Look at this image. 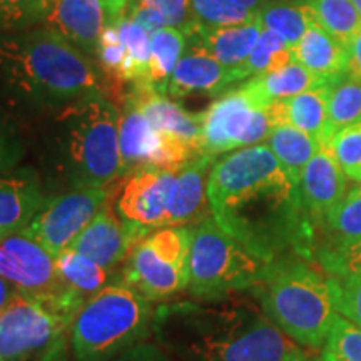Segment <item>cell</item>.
<instances>
[{
	"label": "cell",
	"mask_w": 361,
	"mask_h": 361,
	"mask_svg": "<svg viewBox=\"0 0 361 361\" xmlns=\"http://www.w3.org/2000/svg\"><path fill=\"white\" fill-rule=\"evenodd\" d=\"M207 197L216 223L259 258L313 259L318 226L303 204L300 184L266 144L216 159Z\"/></svg>",
	"instance_id": "obj_1"
},
{
	"label": "cell",
	"mask_w": 361,
	"mask_h": 361,
	"mask_svg": "<svg viewBox=\"0 0 361 361\" xmlns=\"http://www.w3.org/2000/svg\"><path fill=\"white\" fill-rule=\"evenodd\" d=\"M151 338L174 361H284L305 350L271 322L251 293L157 305Z\"/></svg>",
	"instance_id": "obj_2"
},
{
	"label": "cell",
	"mask_w": 361,
	"mask_h": 361,
	"mask_svg": "<svg viewBox=\"0 0 361 361\" xmlns=\"http://www.w3.org/2000/svg\"><path fill=\"white\" fill-rule=\"evenodd\" d=\"M94 94H106L101 69L51 27L0 35V97L11 106L52 114Z\"/></svg>",
	"instance_id": "obj_3"
},
{
	"label": "cell",
	"mask_w": 361,
	"mask_h": 361,
	"mask_svg": "<svg viewBox=\"0 0 361 361\" xmlns=\"http://www.w3.org/2000/svg\"><path fill=\"white\" fill-rule=\"evenodd\" d=\"M49 119V169L69 189L109 188L123 176L121 111L106 94L72 102L52 112Z\"/></svg>",
	"instance_id": "obj_4"
},
{
	"label": "cell",
	"mask_w": 361,
	"mask_h": 361,
	"mask_svg": "<svg viewBox=\"0 0 361 361\" xmlns=\"http://www.w3.org/2000/svg\"><path fill=\"white\" fill-rule=\"evenodd\" d=\"M261 310L288 338L306 350H319L336 318L326 274L311 259L286 256L268 264L250 291Z\"/></svg>",
	"instance_id": "obj_5"
},
{
	"label": "cell",
	"mask_w": 361,
	"mask_h": 361,
	"mask_svg": "<svg viewBox=\"0 0 361 361\" xmlns=\"http://www.w3.org/2000/svg\"><path fill=\"white\" fill-rule=\"evenodd\" d=\"M156 306L119 279L89 298L71 328L72 361H109L151 338Z\"/></svg>",
	"instance_id": "obj_6"
},
{
	"label": "cell",
	"mask_w": 361,
	"mask_h": 361,
	"mask_svg": "<svg viewBox=\"0 0 361 361\" xmlns=\"http://www.w3.org/2000/svg\"><path fill=\"white\" fill-rule=\"evenodd\" d=\"M84 301L64 290L49 298L17 293L0 311L6 361H69L71 328Z\"/></svg>",
	"instance_id": "obj_7"
},
{
	"label": "cell",
	"mask_w": 361,
	"mask_h": 361,
	"mask_svg": "<svg viewBox=\"0 0 361 361\" xmlns=\"http://www.w3.org/2000/svg\"><path fill=\"white\" fill-rule=\"evenodd\" d=\"M268 261L224 231L213 216L191 226L189 286L191 298L250 293L263 278Z\"/></svg>",
	"instance_id": "obj_8"
},
{
	"label": "cell",
	"mask_w": 361,
	"mask_h": 361,
	"mask_svg": "<svg viewBox=\"0 0 361 361\" xmlns=\"http://www.w3.org/2000/svg\"><path fill=\"white\" fill-rule=\"evenodd\" d=\"M191 226H166L149 233L130 251L117 279L154 305L188 293Z\"/></svg>",
	"instance_id": "obj_9"
},
{
	"label": "cell",
	"mask_w": 361,
	"mask_h": 361,
	"mask_svg": "<svg viewBox=\"0 0 361 361\" xmlns=\"http://www.w3.org/2000/svg\"><path fill=\"white\" fill-rule=\"evenodd\" d=\"M269 104L250 80L226 90L202 112V154L219 157L264 144L274 129Z\"/></svg>",
	"instance_id": "obj_10"
},
{
	"label": "cell",
	"mask_w": 361,
	"mask_h": 361,
	"mask_svg": "<svg viewBox=\"0 0 361 361\" xmlns=\"http://www.w3.org/2000/svg\"><path fill=\"white\" fill-rule=\"evenodd\" d=\"M119 149L123 176L141 168L178 171L201 156L186 142L157 133L130 92L126 94L121 107Z\"/></svg>",
	"instance_id": "obj_11"
},
{
	"label": "cell",
	"mask_w": 361,
	"mask_h": 361,
	"mask_svg": "<svg viewBox=\"0 0 361 361\" xmlns=\"http://www.w3.org/2000/svg\"><path fill=\"white\" fill-rule=\"evenodd\" d=\"M178 171L141 168L119 178L111 186L117 214L141 238L166 228Z\"/></svg>",
	"instance_id": "obj_12"
},
{
	"label": "cell",
	"mask_w": 361,
	"mask_h": 361,
	"mask_svg": "<svg viewBox=\"0 0 361 361\" xmlns=\"http://www.w3.org/2000/svg\"><path fill=\"white\" fill-rule=\"evenodd\" d=\"M109 192L111 186L66 189L47 197L42 209L24 231L57 258L94 219Z\"/></svg>",
	"instance_id": "obj_13"
},
{
	"label": "cell",
	"mask_w": 361,
	"mask_h": 361,
	"mask_svg": "<svg viewBox=\"0 0 361 361\" xmlns=\"http://www.w3.org/2000/svg\"><path fill=\"white\" fill-rule=\"evenodd\" d=\"M0 276L19 293L34 298L61 295L56 256L25 231L0 236Z\"/></svg>",
	"instance_id": "obj_14"
},
{
	"label": "cell",
	"mask_w": 361,
	"mask_h": 361,
	"mask_svg": "<svg viewBox=\"0 0 361 361\" xmlns=\"http://www.w3.org/2000/svg\"><path fill=\"white\" fill-rule=\"evenodd\" d=\"M126 8L128 0H47L42 24L94 57L104 29L126 16Z\"/></svg>",
	"instance_id": "obj_15"
},
{
	"label": "cell",
	"mask_w": 361,
	"mask_h": 361,
	"mask_svg": "<svg viewBox=\"0 0 361 361\" xmlns=\"http://www.w3.org/2000/svg\"><path fill=\"white\" fill-rule=\"evenodd\" d=\"M245 79L246 75L239 69H229L216 61L191 34L188 35L186 51L168 82V96L173 99L223 96L231 85Z\"/></svg>",
	"instance_id": "obj_16"
},
{
	"label": "cell",
	"mask_w": 361,
	"mask_h": 361,
	"mask_svg": "<svg viewBox=\"0 0 361 361\" xmlns=\"http://www.w3.org/2000/svg\"><path fill=\"white\" fill-rule=\"evenodd\" d=\"M141 239L119 218L112 194L109 192L107 201L69 247L116 273Z\"/></svg>",
	"instance_id": "obj_17"
},
{
	"label": "cell",
	"mask_w": 361,
	"mask_h": 361,
	"mask_svg": "<svg viewBox=\"0 0 361 361\" xmlns=\"http://www.w3.org/2000/svg\"><path fill=\"white\" fill-rule=\"evenodd\" d=\"M47 201L42 180L32 168L0 174V236L24 231Z\"/></svg>",
	"instance_id": "obj_18"
},
{
	"label": "cell",
	"mask_w": 361,
	"mask_h": 361,
	"mask_svg": "<svg viewBox=\"0 0 361 361\" xmlns=\"http://www.w3.org/2000/svg\"><path fill=\"white\" fill-rule=\"evenodd\" d=\"M216 159L201 154L178 171L166 226H194L211 216L207 184Z\"/></svg>",
	"instance_id": "obj_19"
},
{
	"label": "cell",
	"mask_w": 361,
	"mask_h": 361,
	"mask_svg": "<svg viewBox=\"0 0 361 361\" xmlns=\"http://www.w3.org/2000/svg\"><path fill=\"white\" fill-rule=\"evenodd\" d=\"M346 178L348 176L335 156L319 144L300 180L303 204L316 226H322L329 211L343 200L346 194Z\"/></svg>",
	"instance_id": "obj_20"
},
{
	"label": "cell",
	"mask_w": 361,
	"mask_h": 361,
	"mask_svg": "<svg viewBox=\"0 0 361 361\" xmlns=\"http://www.w3.org/2000/svg\"><path fill=\"white\" fill-rule=\"evenodd\" d=\"M129 92L157 133L173 135L202 154V112H189L151 85L135 84Z\"/></svg>",
	"instance_id": "obj_21"
},
{
	"label": "cell",
	"mask_w": 361,
	"mask_h": 361,
	"mask_svg": "<svg viewBox=\"0 0 361 361\" xmlns=\"http://www.w3.org/2000/svg\"><path fill=\"white\" fill-rule=\"evenodd\" d=\"M293 59L324 82L348 72L346 45L326 32L319 24L311 25L300 42L293 47Z\"/></svg>",
	"instance_id": "obj_22"
},
{
	"label": "cell",
	"mask_w": 361,
	"mask_h": 361,
	"mask_svg": "<svg viewBox=\"0 0 361 361\" xmlns=\"http://www.w3.org/2000/svg\"><path fill=\"white\" fill-rule=\"evenodd\" d=\"M261 30L259 19L246 24L218 27V29H196L192 35L200 40L202 47L221 64L229 69H239L245 66L250 54L258 42ZM243 72V71H241Z\"/></svg>",
	"instance_id": "obj_23"
},
{
	"label": "cell",
	"mask_w": 361,
	"mask_h": 361,
	"mask_svg": "<svg viewBox=\"0 0 361 361\" xmlns=\"http://www.w3.org/2000/svg\"><path fill=\"white\" fill-rule=\"evenodd\" d=\"M56 269L61 286L80 298L84 303L117 279V273L102 268L101 264L94 263L87 256L71 247L57 256Z\"/></svg>",
	"instance_id": "obj_24"
},
{
	"label": "cell",
	"mask_w": 361,
	"mask_h": 361,
	"mask_svg": "<svg viewBox=\"0 0 361 361\" xmlns=\"http://www.w3.org/2000/svg\"><path fill=\"white\" fill-rule=\"evenodd\" d=\"M281 101L283 123L310 134L319 144L326 139L328 87L326 82Z\"/></svg>",
	"instance_id": "obj_25"
},
{
	"label": "cell",
	"mask_w": 361,
	"mask_h": 361,
	"mask_svg": "<svg viewBox=\"0 0 361 361\" xmlns=\"http://www.w3.org/2000/svg\"><path fill=\"white\" fill-rule=\"evenodd\" d=\"M264 144L296 184H300L303 171L319 149L318 141L290 124L276 126Z\"/></svg>",
	"instance_id": "obj_26"
},
{
	"label": "cell",
	"mask_w": 361,
	"mask_h": 361,
	"mask_svg": "<svg viewBox=\"0 0 361 361\" xmlns=\"http://www.w3.org/2000/svg\"><path fill=\"white\" fill-rule=\"evenodd\" d=\"M258 19L264 29L273 30L291 47L300 42L313 24H318L306 0H276L259 8Z\"/></svg>",
	"instance_id": "obj_27"
},
{
	"label": "cell",
	"mask_w": 361,
	"mask_h": 361,
	"mask_svg": "<svg viewBox=\"0 0 361 361\" xmlns=\"http://www.w3.org/2000/svg\"><path fill=\"white\" fill-rule=\"evenodd\" d=\"M188 45V34L176 27H162L151 35V57H149L147 84L159 92L168 94V82L183 57Z\"/></svg>",
	"instance_id": "obj_28"
},
{
	"label": "cell",
	"mask_w": 361,
	"mask_h": 361,
	"mask_svg": "<svg viewBox=\"0 0 361 361\" xmlns=\"http://www.w3.org/2000/svg\"><path fill=\"white\" fill-rule=\"evenodd\" d=\"M117 20L107 25L99 39L96 56H94L97 59V67L104 78L116 84H142L144 78L121 37Z\"/></svg>",
	"instance_id": "obj_29"
},
{
	"label": "cell",
	"mask_w": 361,
	"mask_h": 361,
	"mask_svg": "<svg viewBox=\"0 0 361 361\" xmlns=\"http://www.w3.org/2000/svg\"><path fill=\"white\" fill-rule=\"evenodd\" d=\"M326 139L346 126L361 123V79L350 72L328 80ZM324 139V141H326Z\"/></svg>",
	"instance_id": "obj_30"
},
{
	"label": "cell",
	"mask_w": 361,
	"mask_h": 361,
	"mask_svg": "<svg viewBox=\"0 0 361 361\" xmlns=\"http://www.w3.org/2000/svg\"><path fill=\"white\" fill-rule=\"evenodd\" d=\"M247 80L252 84V87L258 90L259 96L268 102L295 97L305 90L324 84V80L316 78L296 61L279 67L276 71L268 72V74L255 75Z\"/></svg>",
	"instance_id": "obj_31"
},
{
	"label": "cell",
	"mask_w": 361,
	"mask_h": 361,
	"mask_svg": "<svg viewBox=\"0 0 361 361\" xmlns=\"http://www.w3.org/2000/svg\"><path fill=\"white\" fill-rule=\"evenodd\" d=\"M326 246H345L361 241V186L346 191L322 223Z\"/></svg>",
	"instance_id": "obj_32"
},
{
	"label": "cell",
	"mask_w": 361,
	"mask_h": 361,
	"mask_svg": "<svg viewBox=\"0 0 361 361\" xmlns=\"http://www.w3.org/2000/svg\"><path fill=\"white\" fill-rule=\"evenodd\" d=\"M313 8L316 20L326 32L348 47L361 30V17L353 0H306Z\"/></svg>",
	"instance_id": "obj_33"
},
{
	"label": "cell",
	"mask_w": 361,
	"mask_h": 361,
	"mask_svg": "<svg viewBox=\"0 0 361 361\" xmlns=\"http://www.w3.org/2000/svg\"><path fill=\"white\" fill-rule=\"evenodd\" d=\"M295 59H293L291 45L284 42L273 30H268L263 27L258 42H256L255 49H252L245 66L241 67V71L246 75V79H251L255 75L268 74V72L276 71L279 67L290 64Z\"/></svg>",
	"instance_id": "obj_34"
},
{
	"label": "cell",
	"mask_w": 361,
	"mask_h": 361,
	"mask_svg": "<svg viewBox=\"0 0 361 361\" xmlns=\"http://www.w3.org/2000/svg\"><path fill=\"white\" fill-rule=\"evenodd\" d=\"M191 12L194 30L239 25L258 19V13L234 0H192Z\"/></svg>",
	"instance_id": "obj_35"
},
{
	"label": "cell",
	"mask_w": 361,
	"mask_h": 361,
	"mask_svg": "<svg viewBox=\"0 0 361 361\" xmlns=\"http://www.w3.org/2000/svg\"><path fill=\"white\" fill-rule=\"evenodd\" d=\"M319 361H361V328L336 314L322 346Z\"/></svg>",
	"instance_id": "obj_36"
},
{
	"label": "cell",
	"mask_w": 361,
	"mask_h": 361,
	"mask_svg": "<svg viewBox=\"0 0 361 361\" xmlns=\"http://www.w3.org/2000/svg\"><path fill=\"white\" fill-rule=\"evenodd\" d=\"M322 146L329 149L350 179L361 183V123L336 130Z\"/></svg>",
	"instance_id": "obj_37"
},
{
	"label": "cell",
	"mask_w": 361,
	"mask_h": 361,
	"mask_svg": "<svg viewBox=\"0 0 361 361\" xmlns=\"http://www.w3.org/2000/svg\"><path fill=\"white\" fill-rule=\"evenodd\" d=\"M313 261L326 276H361V241L345 246L318 245Z\"/></svg>",
	"instance_id": "obj_38"
},
{
	"label": "cell",
	"mask_w": 361,
	"mask_h": 361,
	"mask_svg": "<svg viewBox=\"0 0 361 361\" xmlns=\"http://www.w3.org/2000/svg\"><path fill=\"white\" fill-rule=\"evenodd\" d=\"M47 0H0V34H16L42 24Z\"/></svg>",
	"instance_id": "obj_39"
},
{
	"label": "cell",
	"mask_w": 361,
	"mask_h": 361,
	"mask_svg": "<svg viewBox=\"0 0 361 361\" xmlns=\"http://www.w3.org/2000/svg\"><path fill=\"white\" fill-rule=\"evenodd\" d=\"M336 313L361 328V276H326Z\"/></svg>",
	"instance_id": "obj_40"
},
{
	"label": "cell",
	"mask_w": 361,
	"mask_h": 361,
	"mask_svg": "<svg viewBox=\"0 0 361 361\" xmlns=\"http://www.w3.org/2000/svg\"><path fill=\"white\" fill-rule=\"evenodd\" d=\"M24 154L25 144L19 129L0 112V174L17 169Z\"/></svg>",
	"instance_id": "obj_41"
},
{
	"label": "cell",
	"mask_w": 361,
	"mask_h": 361,
	"mask_svg": "<svg viewBox=\"0 0 361 361\" xmlns=\"http://www.w3.org/2000/svg\"><path fill=\"white\" fill-rule=\"evenodd\" d=\"M191 2L192 0H128V4H142L156 8L164 17L166 24L184 30L188 35L194 32Z\"/></svg>",
	"instance_id": "obj_42"
},
{
	"label": "cell",
	"mask_w": 361,
	"mask_h": 361,
	"mask_svg": "<svg viewBox=\"0 0 361 361\" xmlns=\"http://www.w3.org/2000/svg\"><path fill=\"white\" fill-rule=\"evenodd\" d=\"M109 361H174L154 340H146L130 346Z\"/></svg>",
	"instance_id": "obj_43"
},
{
	"label": "cell",
	"mask_w": 361,
	"mask_h": 361,
	"mask_svg": "<svg viewBox=\"0 0 361 361\" xmlns=\"http://www.w3.org/2000/svg\"><path fill=\"white\" fill-rule=\"evenodd\" d=\"M126 17H128L129 20H133L135 25H139L141 29L146 30L149 35H152L157 32V30H161L162 27L168 25L164 17H162L156 8L142 6V4H128Z\"/></svg>",
	"instance_id": "obj_44"
},
{
	"label": "cell",
	"mask_w": 361,
	"mask_h": 361,
	"mask_svg": "<svg viewBox=\"0 0 361 361\" xmlns=\"http://www.w3.org/2000/svg\"><path fill=\"white\" fill-rule=\"evenodd\" d=\"M348 72L361 79V30L348 44Z\"/></svg>",
	"instance_id": "obj_45"
},
{
	"label": "cell",
	"mask_w": 361,
	"mask_h": 361,
	"mask_svg": "<svg viewBox=\"0 0 361 361\" xmlns=\"http://www.w3.org/2000/svg\"><path fill=\"white\" fill-rule=\"evenodd\" d=\"M17 293L19 291H17L11 283L6 281V279L0 276V311L6 308L8 301H11L12 298L17 295Z\"/></svg>",
	"instance_id": "obj_46"
},
{
	"label": "cell",
	"mask_w": 361,
	"mask_h": 361,
	"mask_svg": "<svg viewBox=\"0 0 361 361\" xmlns=\"http://www.w3.org/2000/svg\"><path fill=\"white\" fill-rule=\"evenodd\" d=\"M234 2H238L239 6L250 8V11L258 13L259 8H263L264 6H268V4H271V2H276V0H234Z\"/></svg>",
	"instance_id": "obj_47"
},
{
	"label": "cell",
	"mask_w": 361,
	"mask_h": 361,
	"mask_svg": "<svg viewBox=\"0 0 361 361\" xmlns=\"http://www.w3.org/2000/svg\"><path fill=\"white\" fill-rule=\"evenodd\" d=\"M284 361H319V358H313L308 351L303 350V351H300V353L291 355L290 358H286Z\"/></svg>",
	"instance_id": "obj_48"
},
{
	"label": "cell",
	"mask_w": 361,
	"mask_h": 361,
	"mask_svg": "<svg viewBox=\"0 0 361 361\" xmlns=\"http://www.w3.org/2000/svg\"><path fill=\"white\" fill-rule=\"evenodd\" d=\"M353 4H355L356 11H358V13H360V17H361V0H353Z\"/></svg>",
	"instance_id": "obj_49"
},
{
	"label": "cell",
	"mask_w": 361,
	"mask_h": 361,
	"mask_svg": "<svg viewBox=\"0 0 361 361\" xmlns=\"http://www.w3.org/2000/svg\"><path fill=\"white\" fill-rule=\"evenodd\" d=\"M0 361H6V358H4V356H2V355H0Z\"/></svg>",
	"instance_id": "obj_50"
}]
</instances>
